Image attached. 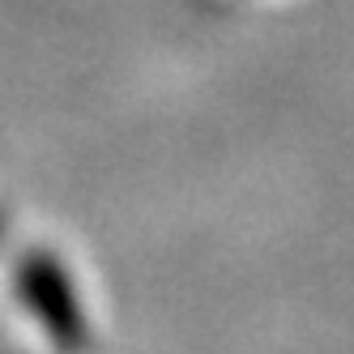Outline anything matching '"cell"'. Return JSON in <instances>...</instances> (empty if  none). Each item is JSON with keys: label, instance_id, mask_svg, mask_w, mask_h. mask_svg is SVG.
Returning a JSON list of instances; mask_svg holds the SVG:
<instances>
[{"label": "cell", "instance_id": "cell-1", "mask_svg": "<svg viewBox=\"0 0 354 354\" xmlns=\"http://www.w3.org/2000/svg\"><path fill=\"white\" fill-rule=\"evenodd\" d=\"M17 299L39 320V328H47V337L56 346H86L90 342L86 312H82L77 290H73V277L64 273V265L47 248H30L17 261Z\"/></svg>", "mask_w": 354, "mask_h": 354}, {"label": "cell", "instance_id": "cell-2", "mask_svg": "<svg viewBox=\"0 0 354 354\" xmlns=\"http://www.w3.org/2000/svg\"><path fill=\"white\" fill-rule=\"evenodd\" d=\"M0 231H5V218H0Z\"/></svg>", "mask_w": 354, "mask_h": 354}]
</instances>
